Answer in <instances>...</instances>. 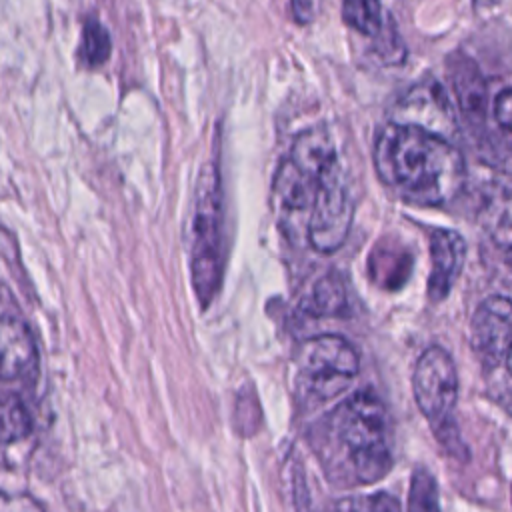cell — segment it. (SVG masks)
Here are the masks:
<instances>
[{"label": "cell", "instance_id": "1", "mask_svg": "<svg viewBox=\"0 0 512 512\" xmlns=\"http://www.w3.org/2000/svg\"><path fill=\"white\" fill-rule=\"evenodd\" d=\"M380 180L402 200L442 206L454 200L466 180L462 152L444 136L414 124H386L374 144Z\"/></svg>", "mask_w": 512, "mask_h": 512}, {"label": "cell", "instance_id": "2", "mask_svg": "<svg viewBox=\"0 0 512 512\" xmlns=\"http://www.w3.org/2000/svg\"><path fill=\"white\" fill-rule=\"evenodd\" d=\"M392 432L384 402L372 390L348 396L328 418L330 454L340 456L344 476L360 484L382 480L392 468Z\"/></svg>", "mask_w": 512, "mask_h": 512}, {"label": "cell", "instance_id": "3", "mask_svg": "<svg viewBox=\"0 0 512 512\" xmlns=\"http://www.w3.org/2000/svg\"><path fill=\"white\" fill-rule=\"evenodd\" d=\"M192 286L202 306H208L218 292L222 278V190L214 162L200 170L192 206Z\"/></svg>", "mask_w": 512, "mask_h": 512}, {"label": "cell", "instance_id": "4", "mask_svg": "<svg viewBox=\"0 0 512 512\" xmlns=\"http://www.w3.org/2000/svg\"><path fill=\"white\" fill-rule=\"evenodd\" d=\"M296 372L300 390L312 402H322L342 392L358 374V354L342 336L320 334L298 348Z\"/></svg>", "mask_w": 512, "mask_h": 512}, {"label": "cell", "instance_id": "5", "mask_svg": "<svg viewBox=\"0 0 512 512\" xmlns=\"http://www.w3.org/2000/svg\"><path fill=\"white\" fill-rule=\"evenodd\" d=\"M412 392L420 412L434 428L438 442H456L458 430L452 424V412L458 400V374L452 356L440 348H426L416 360L412 374Z\"/></svg>", "mask_w": 512, "mask_h": 512}, {"label": "cell", "instance_id": "6", "mask_svg": "<svg viewBox=\"0 0 512 512\" xmlns=\"http://www.w3.org/2000/svg\"><path fill=\"white\" fill-rule=\"evenodd\" d=\"M354 220V200L346 184L344 170L332 160L316 178L314 198L308 212V242L314 250L328 254L338 250Z\"/></svg>", "mask_w": 512, "mask_h": 512}, {"label": "cell", "instance_id": "7", "mask_svg": "<svg viewBox=\"0 0 512 512\" xmlns=\"http://www.w3.org/2000/svg\"><path fill=\"white\" fill-rule=\"evenodd\" d=\"M470 346L486 368L506 360L512 346V300L490 296L478 304L470 320Z\"/></svg>", "mask_w": 512, "mask_h": 512}, {"label": "cell", "instance_id": "8", "mask_svg": "<svg viewBox=\"0 0 512 512\" xmlns=\"http://www.w3.org/2000/svg\"><path fill=\"white\" fill-rule=\"evenodd\" d=\"M446 78L458 110L472 128H484L488 112V86L478 64L464 52L446 58Z\"/></svg>", "mask_w": 512, "mask_h": 512}, {"label": "cell", "instance_id": "9", "mask_svg": "<svg viewBox=\"0 0 512 512\" xmlns=\"http://www.w3.org/2000/svg\"><path fill=\"white\" fill-rule=\"evenodd\" d=\"M36 368L38 348L30 328L20 318L0 316V380H26Z\"/></svg>", "mask_w": 512, "mask_h": 512}, {"label": "cell", "instance_id": "10", "mask_svg": "<svg viewBox=\"0 0 512 512\" xmlns=\"http://www.w3.org/2000/svg\"><path fill=\"white\" fill-rule=\"evenodd\" d=\"M400 124H414L434 134L444 136V130L454 126V114L446 96V90L436 80L418 82L404 98L400 106Z\"/></svg>", "mask_w": 512, "mask_h": 512}, {"label": "cell", "instance_id": "11", "mask_svg": "<svg viewBox=\"0 0 512 512\" xmlns=\"http://www.w3.org/2000/svg\"><path fill=\"white\" fill-rule=\"evenodd\" d=\"M466 260V240L448 228H436L430 234V274L428 296L444 300L462 272Z\"/></svg>", "mask_w": 512, "mask_h": 512}, {"label": "cell", "instance_id": "12", "mask_svg": "<svg viewBox=\"0 0 512 512\" xmlns=\"http://www.w3.org/2000/svg\"><path fill=\"white\" fill-rule=\"evenodd\" d=\"M316 178L296 166L290 158H284L274 176V200L282 214L298 216L308 214L314 198Z\"/></svg>", "mask_w": 512, "mask_h": 512}, {"label": "cell", "instance_id": "13", "mask_svg": "<svg viewBox=\"0 0 512 512\" xmlns=\"http://www.w3.org/2000/svg\"><path fill=\"white\" fill-rule=\"evenodd\" d=\"M342 18L354 32L374 40L382 32L388 14L380 0H342Z\"/></svg>", "mask_w": 512, "mask_h": 512}, {"label": "cell", "instance_id": "14", "mask_svg": "<svg viewBox=\"0 0 512 512\" xmlns=\"http://www.w3.org/2000/svg\"><path fill=\"white\" fill-rule=\"evenodd\" d=\"M32 432L28 406L16 394L0 396V444H16Z\"/></svg>", "mask_w": 512, "mask_h": 512}, {"label": "cell", "instance_id": "15", "mask_svg": "<svg viewBox=\"0 0 512 512\" xmlns=\"http://www.w3.org/2000/svg\"><path fill=\"white\" fill-rule=\"evenodd\" d=\"M110 52H112V40L108 30L102 26V22L98 18L84 20L80 50H78L80 62L84 66H100L108 60Z\"/></svg>", "mask_w": 512, "mask_h": 512}, {"label": "cell", "instance_id": "16", "mask_svg": "<svg viewBox=\"0 0 512 512\" xmlns=\"http://www.w3.org/2000/svg\"><path fill=\"white\" fill-rule=\"evenodd\" d=\"M310 314L314 316H336L346 308V292L338 276L328 274L318 280L310 294Z\"/></svg>", "mask_w": 512, "mask_h": 512}, {"label": "cell", "instance_id": "17", "mask_svg": "<svg viewBox=\"0 0 512 512\" xmlns=\"http://www.w3.org/2000/svg\"><path fill=\"white\" fill-rule=\"evenodd\" d=\"M406 512H440L438 486L426 468H416L410 478Z\"/></svg>", "mask_w": 512, "mask_h": 512}, {"label": "cell", "instance_id": "18", "mask_svg": "<svg viewBox=\"0 0 512 512\" xmlns=\"http://www.w3.org/2000/svg\"><path fill=\"white\" fill-rule=\"evenodd\" d=\"M334 512H402L400 502L388 492H376L362 498L338 502Z\"/></svg>", "mask_w": 512, "mask_h": 512}, {"label": "cell", "instance_id": "19", "mask_svg": "<svg viewBox=\"0 0 512 512\" xmlns=\"http://www.w3.org/2000/svg\"><path fill=\"white\" fill-rule=\"evenodd\" d=\"M372 42H374L376 54H378L384 62H388V64H398V62H402L404 56H406V48H404L402 38H400L398 30H396V24H394V20H392L390 16H388V20H386L382 32H380Z\"/></svg>", "mask_w": 512, "mask_h": 512}, {"label": "cell", "instance_id": "20", "mask_svg": "<svg viewBox=\"0 0 512 512\" xmlns=\"http://www.w3.org/2000/svg\"><path fill=\"white\" fill-rule=\"evenodd\" d=\"M492 114L504 138V146L512 154V88H504L498 92L492 104Z\"/></svg>", "mask_w": 512, "mask_h": 512}, {"label": "cell", "instance_id": "21", "mask_svg": "<svg viewBox=\"0 0 512 512\" xmlns=\"http://www.w3.org/2000/svg\"><path fill=\"white\" fill-rule=\"evenodd\" d=\"M0 512H44V508L28 494L0 492Z\"/></svg>", "mask_w": 512, "mask_h": 512}, {"label": "cell", "instance_id": "22", "mask_svg": "<svg viewBox=\"0 0 512 512\" xmlns=\"http://www.w3.org/2000/svg\"><path fill=\"white\" fill-rule=\"evenodd\" d=\"M292 12H294V18L300 22V24H306L310 18H312V0H292Z\"/></svg>", "mask_w": 512, "mask_h": 512}, {"label": "cell", "instance_id": "23", "mask_svg": "<svg viewBox=\"0 0 512 512\" xmlns=\"http://www.w3.org/2000/svg\"><path fill=\"white\" fill-rule=\"evenodd\" d=\"M506 368H508V372L512 374V346H510V350H508V354H506Z\"/></svg>", "mask_w": 512, "mask_h": 512}, {"label": "cell", "instance_id": "24", "mask_svg": "<svg viewBox=\"0 0 512 512\" xmlns=\"http://www.w3.org/2000/svg\"><path fill=\"white\" fill-rule=\"evenodd\" d=\"M506 262H508V268H510V272H512V244H510V248H508V252H506Z\"/></svg>", "mask_w": 512, "mask_h": 512}, {"label": "cell", "instance_id": "25", "mask_svg": "<svg viewBox=\"0 0 512 512\" xmlns=\"http://www.w3.org/2000/svg\"><path fill=\"white\" fill-rule=\"evenodd\" d=\"M332 512H334V510H332Z\"/></svg>", "mask_w": 512, "mask_h": 512}]
</instances>
